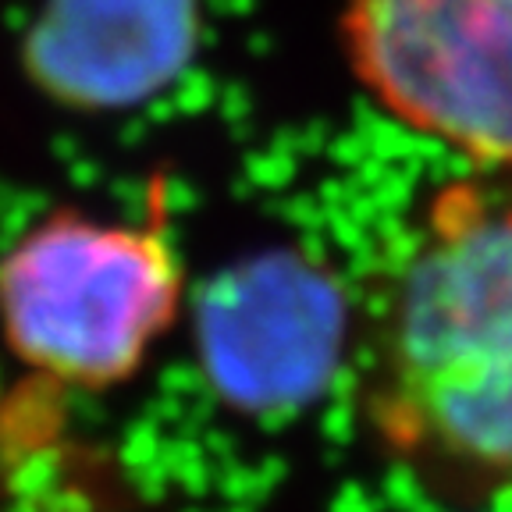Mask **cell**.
I'll use <instances>...</instances> for the list:
<instances>
[{
    "mask_svg": "<svg viewBox=\"0 0 512 512\" xmlns=\"http://www.w3.org/2000/svg\"><path fill=\"white\" fill-rule=\"evenodd\" d=\"M349 338L384 456L445 502L512 495V168L427 192Z\"/></svg>",
    "mask_w": 512,
    "mask_h": 512,
    "instance_id": "6da1fadb",
    "label": "cell"
},
{
    "mask_svg": "<svg viewBox=\"0 0 512 512\" xmlns=\"http://www.w3.org/2000/svg\"><path fill=\"white\" fill-rule=\"evenodd\" d=\"M182 303L185 267L160 178L139 217L57 207L0 256L4 349L61 395L132 381Z\"/></svg>",
    "mask_w": 512,
    "mask_h": 512,
    "instance_id": "7a4b0ae2",
    "label": "cell"
},
{
    "mask_svg": "<svg viewBox=\"0 0 512 512\" xmlns=\"http://www.w3.org/2000/svg\"><path fill=\"white\" fill-rule=\"evenodd\" d=\"M363 93L470 168H512V0H345Z\"/></svg>",
    "mask_w": 512,
    "mask_h": 512,
    "instance_id": "3957f363",
    "label": "cell"
},
{
    "mask_svg": "<svg viewBox=\"0 0 512 512\" xmlns=\"http://www.w3.org/2000/svg\"><path fill=\"white\" fill-rule=\"evenodd\" d=\"M349 306L328 271L299 253H260L203 292L200 338L224 395L278 406L310 392L352 335Z\"/></svg>",
    "mask_w": 512,
    "mask_h": 512,
    "instance_id": "277c9868",
    "label": "cell"
},
{
    "mask_svg": "<svg viewBox=\"0 0 512 512\" xmlns=\"http://www.w3.org/2000/svg\"><path fill=\"white\" fill-rule=\"evenodd\" d=\"M207 0H43L22 36L25 79L68 114H125L200 57Z\"/></svg>",
    "mask_w": 512,
    "mask_h": 512,
    "instance_id": "5b68a950",
    "label": "cell"
},
{
    "mask_svg": "<svg viewBox=\"0 0 512 512\" xmlns=\"http://www.w3.org/2000/svg\"><path fill=\"white\" fill-rule=\"evenodd\" d=\"M64 399L25 374L0 381V512L93 509L96 459L75 445Z\"/></svg>",
    "mask_w": 512,
    "mask_h": 512,
    "instance_id": "8992f818",
    "label": "cell"
}]
</instances>
